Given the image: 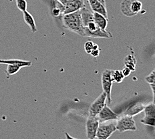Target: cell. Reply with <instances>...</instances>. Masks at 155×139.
<instances>
[{
  "mask_svg": "<svg viewBox=\"0 0 155 139\" xmlns=\"http://www.w3.org/2000/svg\"><path fill=\"white\" fill-rule=\"evenodd\" d=\"M62 22L64 26L68 30L82 35L84 25L81 18L80 9L70 14H64Z\"/></svg>",
  "mask_w": 155,
  "mask_h": 139,
  "instance_id": "6da1fadb",
  "label": "cell"
},
{
  "mask_svg": "<svg viewBox=\"0 0 155 139\" xmlns=\"http://www.w3.org/2000/svg\"><path fill=\"white\" fill-rule=\"evenodd\" d=\"M143 4L138 0H123L121 3V11L127 16H134L142 9Z\"/></svg>",
  "mask_w": 155,
  "mask_h": 139,
  "instance_id": "7a4b0ae2",
  "label": "cell"
},
{
  "mask_svg": "<svg viewBox=\"0 0 155 139\" xmlns=\"http://www.w3.org/2000/svg\"><path fill=\"white\" fill-rule=\"evenodd\" d=\"M116 130L120 132H123L128 131H136L137 126L132 116L124 115L118 119L117 124L116 126Z\"/></svg>",
  "mask_w": 155,
  "mask_h": 139,
  "instance_id": "3957f363",
  "label": "cell"
},
{
  "mask_svg": "<svg viewBox=\"0 0 155 139\" xmlns=\"http://www.w3.org/2000/svg\"><path fill=\"white\" fill-rule=\"evenodd\" d=\"M112 70H106L104 71L102 75V84L104 92L106 94V100L107 104H110L112 102L111 99V88L112 84V80L111 77Z\"/></svg>",
  "mask_w": 155,
  "mask_h": 139,
  "instance_id": "277c9868",
  "label": "cell"
},
{
  "mask_svg": "<svg viewBox=\"0 0 155 139\" xmlns=\"http://www.w3.org/2000/svg\"><path fill=\"white\" fill-rule=\"evenodd\" d=\"M64 8V14H70L85 7L84 0H58Z\"/></svg>",
  "mask_w": 155,
  "mask_h": 139,
  "instance_id": "5b68a950",
  "label": "cell"
},
{
  "mask_svg": "<svg viewBox=\"0 0 155 139\" xmlns=\"http://www.w3.org/2000/svg\"><path fill=\"white\" fill-rule=\"evenodd\" d=\"M106 94L103 92L100 95L98 98L95 100L92 105L90 106L89 110V114L90 116H96L98 113L101 111V110L106 104Z\"/></svg>",
  "mask_w": 155,
  "mask_h": 139,
  "instance_id": "8992f818",
  "label": "cell"
},
{
  "mask_svg": "<svg viewBox=\"0 0 155 139\" xmlns=\"http://www.w3.org/2000/svg\"><path fill=\"white\" fill-rule=\"evenodd\" d=\"M100 122L96 116H90L86 121V134L89 139H95Z\"/></svg>",
  "mask_w": 155,
  "mask_h": 139,
  "instance_id": "52a82bcc",
  "label": "cell"
},
{
  "mask_svg": "<svg viewBox=\"0 0 155 139\" xmlns=\"http://www.w3.org/2000/svg\"><path fill=\"white\" fill-rule=\"evenodd\" d=\"M116 131V126L114 124H99L97 130L96 138L98 139H108Z\"/></svg>",
  "mask_w": 155,
  "mask_h": 139,
  "instance_id": "ba28073f",
  "label": "cell"
},
{
  "mask_svg": "<svg viewBox=\"0 0 155 139\" xmlns=\"http://www.w3.org/2000/svg\"><path fill=\"white\" fill-rule=\"evenodd\" d=\"M144 111L145 116L141 120V122L155 128V104H152L145 106Z\"/></svg>",
  "mask_w": 155,
  "mask_h": 139,
  "instance_id": "9c48e42d",
  "label": "cell"
},
{
  "mask_svg": "<svg viewBox=\"0 0 155 139\" xmlns=\"http://www.w3.org/2000/svg\"><path fill=\"white\" fill-rule=\"evenodd\" d=\"M98 118V120L100 123H104V122L108 121H112V120H118L119 118L118 116L115 114V113L112 111L109 108L107 104H105L103 108L101 110V111L98 113V114L96 116Z\"/></svg>",
  "mask_w": 155,
  "mask_h": 139,
  "instance_id": "30bf717a",
  "label": "cell"
},
{
  "mask_svg": "<svg viewBox=\"0 0 155 139\" xmlns=\"http://www.w3.org/2000/svg\"><path fill=\"white\" fill-rule=\"evenodd\" d=\"M90 7L93 12L98 13L100 14L104 15L105 18H108V13L106 8L105 2L101 0H88Z\"/></svg>",
  "mask_w": 155,
  "mask_h": 139,
  "instance_id": "8fae6325",
  "label": "cell"
},
{
  "mask_svg": "<svg viewBox=\"0 0 155 139\" xmlns=\"http://www.w3.org/2000/svg\"><path fill=\"white\" fill-rule=\"evenodd\" d=\"M145 106L140 102L135 103V104L130 106L124 112V115L133 116L139 114L142 111H143Z\"/></svg>",
  "mask_w": 155,
  "mask_h": 139,
  "instance_id": "7c38bea8",
  "label": "cell"
},
{
  "mask_svg": "<svg viewBox=\"0 0 155 139\" xmlns=\"http://www.w3.org/2000/svg\"><path fill=\"white\" fill-rule=\"evenodd\" d=\"M94 20L98 27L103 30H106L108 25V18H105L104 15L100 14L98 13L94 12Z\"/></svg>",
  "mask_w": 155,
  "mask_h": 139,
  "instance_id": "4fadbf2b",
  "label": "cell"
},
{
  "mask_svg": "<svg viewBox=\"0 0 155 139\" xmlns=\"http://www.w3.org/2000/svg\"><path fill=\"white\" fill-rule=\"evenodd\" d=\"M31 62L30 61H24L20 60H0V64H11L19 66L20 68L24 67H28L31 65Z\"/></svg>",
  "mask_w": 155,
  "mask_h": 139,
  "instance_id": "5bb4252c",
  "label": "cell"
},
{
  "mask_svg": "<svg viewBox=\"0 0 155 139\" xmlns=\"http://www.w3.org/2000/svg\"><path fill=\"white\" fill-rule=\"evenodd\" d=\"M23 14H24V19L25 23L30 26L32 32H34V33L36 32L37 28H36V25H35V20L33 18V16H32L30 13L28 12L27 11L23 12Z\"/></svg>",
  "mask_w": 155,
  "mask_h": 139,
  "instance_id": "9a60e30c",
  "label": "cell"
},
{
  "mask_svg": "<svg viewBox=\"0 0 155 139\" xmlns=\"http://www.w3.org/2000/svg\"><path fill=\"white\" fill-rule=\"evenodd\" d=\"M111 77L112 81H116V82H121L123 80L124 76L122 74V72L121 71H112L111 74Z\"/></svg>",
  "mask_w": 155,
  "mask_h": 139,
  "instance_id": "2e32d148",
  "label": "cell"
},
{
  "mask_svg": "<svg viewBox=\"0 0 155 139\" xmlns=\"http://www.w3.org/2000/svg\"><path fill=\"white\" fill-rule=\"evenodd\" d=\"M20 70V68L15 65H11V64H8L7 67V70H6V72H7L8 75H14V74L18 73L19 70Z\"/></svg>",
  "mask_w": 155,
  "mask_h": 139,
  "instance_id": "e0dca14e",
  "label": "cell"
},
{
  "mask_svg": "<svg viewBox=\"0 0 155 139\" xmlns=\"http://www.w3.org/2000/svg\"><path fill=\"white\" fill-rule=\"evenodd\" d=\"M16 5L21 12H24L26 11L27 2L25 0H16Z\"/></svg>",
  "mask_w": 155,
  "mask_h": 139,
  "instance_id": "ac0fdd59",
  "label": "cell"
},
{
  "mask_svg": "<svg viewBox=\"0 0 155 139\" xmlns=\"http://www.w3.org/2000/svg\"><path fill=\"white\" fill-rule=\"evenodd\" d=\"M147 82L150 84L155 85V69L149 75L146 77Z\"/></svg>",
  "mask_w": 155,
  "mask_h": 139,
  "instance_id": "d6986e66",
  "label": "cell"
},
{
  "mask_svg": "<svg viewBox=\"0 0 155 139\" xmlns=\"http://www.w3.org/2000/svg\"><path fill=\"white\" fill-rule=\"evenodd\" d=\"M93 46H94V43L92 42V41H87L84 46L85 50L86 52L88 54H90V52H91V51L93 48Z\"/></svg>",
  "mask_w": 155,
  "mask_h": 139,
  "instance_id": "ffe728a7",
  "label": "cell"
},
{
  "mask_svg": "<svg viewBox=\"0 0 155 139\" xmlns=\"http://www.w3.org/2000/svg\"><path fill=\"white\" fill-rule=\"evenodd\" d=\"M99 52H100V50L98 49V46L96 44H94L93 48H92V50L91 51V52H90V54H91L93 56L96 57L99 55Z\"/></svg>",
  "mask_w": 155,
  "mask_h": 139,
  "instance_id": "44dd1931",
  "label": "cell"
},
{
  "mask_svg": "<svg viewBox=\"0 0 155 139\" xmlns=\"http://www.w3.org/2000/svg\"><path fill=\"white\" fill-rule=\"evenodd\" d=\"M61 14H62V11L60 10V9L59 8H58L57 6H55L52 9V14L55 17H58V16H60Z\"/></svg>",
  "mask_w": 155,
  "mask_h": 139,
  "instance_id": "7402d4cb",
  "label": "cell"
},
{
  "mask_svg": "<svg viewBox=\"0 0 155 139\" xmlns=\"http://www.w3.org/2000/svg\"><path fill=\"white\" fill-rule=\"evenodd\" d=\"M130 72V70L128 68H126L122 71V74L124 76H127L129 75V74Z\"/></svg>",
  "mask_w": 155,
  "mask_h": 139,
  "instance_id": "603a6c76",
  "label": "cell"
},
{
  "mask_svg": "<svg viewBox=\"0 0 155 139\" xmlns=\"http://www.w3.org/2000/svg\"><path fill=\"white\" fill-rule=\"evenodd\" d=\"M150 86H151L152 89H153V94H154V103H153V104H155V85L150 84Z\"/></svg>",
  "mask_w": 155,
  "mask_h": 139,
  "instance_id": "cb8c5ba5",
  "label": "cell"
},
{
  "mask_svg": "<svg viewBox=\"0 0 155 139\" xmlns=\"http://www.w3.org/2000/svg\"><path fill=\"white\" fill-rule=\"evenodd\" d=\"M66 139H77V138H73L71 137V136H70V134L68 133H66Z\"/></svg>",
  "mask_w": 155,
  "mask_h": 139,
  "instance_id": "d4e9b609",
  "label": "cell"
},
{
  "mask_svg": "<svg viewBox=\"0 0 155 139\" xmlns=\"http://www.w3.org/2000/svg\"><path fill=\"white\" fill-rule=\"evenodd\" d=\"M101 1H104V0H101Z\"/></svg>",
  "mask_w": 155,
  "mask_h": 139,
  "instance_id": "484cf974",
  "label": "cell"
}]
</instances>
